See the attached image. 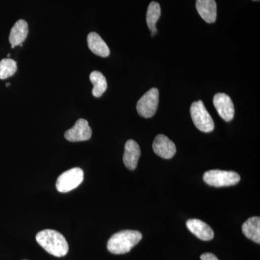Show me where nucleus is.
I'll use <instances>...</instances> for the list:
<instances>
[{
  "mask_svg": "<svg viewBox=\"0 0 260 260\" xmlns=\"http://www.w3.org/2000/svg\"><path fill=\"white\" fill-rule=\"evenodd\" d=\"M186 227L198 239L210 241L213 239L214 232L209 225L198 219H190L186 222Z\"/></svg>",
  "mask_w": 260,
  "mask_h": 260,
  "instance_id": "11",
  "label": "nucleus"
},
{
  "mask_svg": "<svg viewBox=\"0 0 260 260\" xmlns=\"http://www.w3.org/2000/svg\"><path fill=\"white\" fill-rule=\"evenodd\" d=\"M92 135L91 128L89 126L88 121L84 119H78L71 129L65 132L64 138L68 141L81 142L90 139Z\"/></svg>",
  "mask_w": 260,
  "mask_h": 260,
  "instance_id": "7",
  "label": "nucleus"
},
{
  "mask_svg": "<svg viewBox=\"0 0 260 260\" xmlns=\"http://www.w3.org/2000/svg\"><path fill=\"white\" fill-rule=\"evenodd\" d=\"M242 232L248 239L253 242L260 243V218L251 217L243 224Z\"/></svg>",
  "mask_w": 260,
  "mask_h": 260,
  "instance_id": "15",
  "label": "nucleus"
},
{
  "mask_svg": "<svg viewBox=\"0 0 260 260\" xmlns=\"http://www.w3.org/2000/svg\"><path fill=\"white\" fill-rule=\"evenodd\" d=\"M36 239L43 249L56 257L66 255L69 251V245L64 236L56 231H42L38 233Z\"/></svg>",
  "mask_w": 260,
  "mask_h": 260,
  "instance_id": "1",
  "label": "nucleus"
},
{
  "mask_svg": "<svg viewBox=\"0 0 260 260\" xmlns=\"http://www.w3.org/2000/svg\"><path fill=\"white\" fill-rule=\"evenodd\" d=\"M143 238L138 231H121L112 236L107 244L108 250L114 254H126L136 246Z\"/></svg>",
  "mask_w": 260,
  "mask_h": 260,
  "instance_id": "2",
  "label": "nucleus"
},
{
  "mask_svg": "<svg viewBox=\"0 0 260 260\" xmlns=\"http://www.w3.org/2000/svg\"><path fill=\"white\" fill-rule=\"evenodd\" d=\"M90 80L93 85V96L99 98L102 96L107 89V81L104 75L101 72L93 71L90 73Z\"/></svg>",
  "mask_w": 260,
  "mask_h": 260,
  "instance_id": "17",
  "label": "nucleus"
},
{
  "mask_svg": "<svg viewBox=\"0 0 260 260\" xmlns=\"http://www.w3.org/2000/svg\"><path fill=\"white\" fill-rule=\"evenodd\" d=\"M153 149L156 155L165 159L172 158L177 152L175 144L164 135L156 136L153 141Z\"/></svg>",
  "mask_w": 260,
  "mask_h": 260,
  "instance_id": "9",
  "label": "nucleus"
},
{
  "mask_svg": "<svg viewBox=\"0 0 260 260\" xmlns=\"http://www.w3.org/2000/svg\"><path fill=\"white\" fill-rule=\"evenodd\" d=\"M160 6L156 2H152L149 5L148 10H147L146 22L149 29L151 30V36L154 37L155 32H157L156 23L160 18Z\"/></svg>",
  "mask_w": 260,
  "mask_h": 260,
  "instance_id": "16",
  "label": "nucleus"
},
{
  "mask_svg": "<svg viewBox=\"0 0 260 260\" xmlns=\"http://www.w3.org/2000/svg\"><path fill=\"white\" fill-rule=\"evenodd\" d=\"M253 1H257V0H253ZM259 1V0H258Z\"/></svg>",
  "mask_w": 260,
  "mask_h": 260,
  "instance_id": "21",
  "label": "nucleus"
},
{
  "mask_svg": "<svg viewBox=\"0 0 260 260\" xmlns=\"http://www.w3.org/2000/svg\"><path fill=\"white\" fill-rule=\"evenodd\" d=\"M28 34V25L26 21L19 20L13 25L10 31L9 41L12 48L20 45L25 40Z\"/></svg>",
  "mask_w": 260,
  "mask_h": 260,
  "instance_id": "13",
  "label": "nucleus"
},
{
  "mask_svg": "<svg viewBox=\"0 0 260 260\" xmlns=\"http://www.w3.org/2000/svg\"><path fill=\"white\" fill-rule=\"evenodd\" d=\"M201 260H219L215 254L212 253H205L200 256Z\"/></svg>",
  "mask_w": 260,
  "mask_h": 260,
  "instance_id": "19",
  "label": "nucleus"
},
{
  "mask_svg": "<svg viewBox=\"0 0 260 260\" xmlns=\"http://www.w3.org/2000/svg\"><path fill=\"white\" fill-rule=\"evenodd\" d=\"M214 107L216 109L219 115L225 121H231L235 114L234 103L227 94L217 93L213 98Z\"/></svg>",
  "mask_w": 260,
  "mask_h": 260,
  "instance_id": "8",
  "label": "nucleus"
},
{
  "mask_svg": "<svg viewBox=\"0 0 260 260\" xmlns=\"http://www.w3.org/2000/svg\"><path fill=\"white\" fill-rule=\"evenodd\" d=\"M159 91L156 88L149 90L143 95L137 104V110L142 117L150 118L155 115L158 109Z\"/></svg>",
  "mask_w": 260,
  "mask_h": 260,
  "instance_id": "6",
  "label": "nucleus"
},
{
  "mask_svg": "<svg viewBox=\"0 0 260 260\" xmlns=\"http://www.w3.org/2000/svg\"><path fill=\"white\" fill-rule=\"evenodd\" d=\"M198 13L206 23H215L217 18V4L215 0H197Z\"/></svg>",
  "mask_w": 260,
  "mask_h": 260,
  "instance_id": "12",
  "label": "nucleus"
},
{
  "mask_svg": "<svg viewBox=\"0 0 260 260\" xmlns=\"http://www.w3.org/2000/svg\"><path fill=\"white\" fill-rule=\"evenodd\" d=\"M190 114L193 123L198 129L205 133L213 131L215 128L213 118L202 101L192 103L190 108Z\"/></svg>",
  "mask_w": 260,
  "mask_h": 260,
  "instance_id": "3",
  "label": "nucleus"
},
{
  "mask_svg": "<svg viewBox=\"0 0 260 260\" xmlns=\"http://www.w3.org/2000/svg\"><path fill=\"white\" fill-rule=\"evenodd\" d=\"M18 70L17 62L13 59L7 58L0 61V79L5 80L13 76Z\"/></svg>",
  "mask_w": 260,
  "mask_h": 260,
  "instance_id": "18",
  "label": "nucleus"
},
{
  "mask_svg": "<svg viewBox=\"0 0 260 260\" xmlns=\"http://www.w3.org/2000/svg\"><path fill=\"white\" fill-rule=\"evenodd\" d=\"M88 45L90 50L95 55L107 57L110 54L107 44L96 32H91L88 34Z\"/></svg>",
  "mask_w": 260,
  "mask_h": 260,
  "instance_id": "14",
  "label": "nucleus"
},
{
  "mask_svg": "<svg viewBox=\"0 0 260 260\" xmlns=\"http://www.w3.org/2000/svg\"><path fill=\"white\" fill-rule=\"evenodd\" d=\"M140 148L138 143L133 140L126 141L124 147V153L123 156V161L124 165L129 170H135L138 167V160L140 157Z\"/></svg>",
  "mask_w": 260,
  "mask_h": 260,
  "instance_id": "10",
  "label": "nucleus"
},
{
  "mask_svg": "<svg viewBox=\"0 0 260 260\" xmlns=\"http://www.w3.org/2000/svg\"><path fill=\"white\" fill-rule=\"evenodd\" d=\"M10 85V83H7V84H6V86H7V87H8V86H9V85Z\"/></svg>",
  "mask_w": 260,
  "mask_h": 260,
  "instance_id": "20",
  "label": "nucleus"
},
{
  "mask_svg": "<svg viewBox=\"0 0 260 260\" xmlns=\"http://www.w3.org/2000/svg\"><path fill=\"white\" fill-rule=\"evenodd\" d=\"M203 179L208 185L222 187L236 185L240 181L241 177L237 172L215 169L205 172Z\"/></svg>",
  "mask_w": 260,
  "mask_h": 260,
  "instance_id": "4",
  "label": "nucleus"
},
{
  "mask_svg": "<svg viewBox=\"0 0 260 260\" xmlns=\"http://www.w3.org/2000/svg\"><path fill=\"white\" fill-rule=\"evenodd\" d=\"M84 173L80 168H73L67 171L58 177L56 189L59 192H68L75 189L83 181Z\"/></svg>",
  "mask_w": 260,
  "mask_h": 260,
  "instance_id": "5",
  "label": "nucleus"
}]
</instances>
